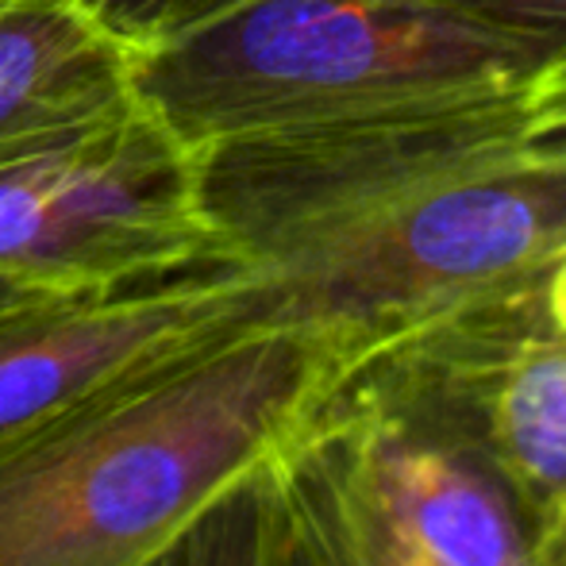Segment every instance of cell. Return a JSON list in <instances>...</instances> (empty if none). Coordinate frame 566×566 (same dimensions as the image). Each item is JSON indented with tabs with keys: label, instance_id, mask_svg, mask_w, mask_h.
<instances>
[{
	"label": "cell",
	"instance_id": "cell-1",
	"mask_svg": "<svg viewBox=\"0 0 566 566\" xmlns=\"http://www.w3.org/2000/svg\"><path fill=\"white\" fill-rule=\"evenodd\" d=\"M270 324L358 350L566 251V70L505 97L197 147Z\"/></svg>",
	"mask_w": 566,
	"mask_h": 566
},
{
	"label": "cell",
	"instance_id": "cell-2",
	"mask_svg": "<svg viewBox=\"0 0 566 566\" xmlns=\"http://www.w3.org/2000/svg\"><path fill=\"white\" fill-rule=\"evenodd\" d=\"M358 355L297 324L217 332L0 436V566H139L290 448Z\"/></svg>",
	"mask_w": 566,
	"mask_h": 566
},
{
	"label": "cell",
	"instance_id": "cell-3",
	"mask_svg": "<svg viewBox=\"0 0 566 566\" xmlns=\"http://www.w3.org/2000/svg\"><path fill=\"white\" fill-rule=\"evenodd\" d=\"M547 70L448 0H243L139 46L135 93L197 150L505 97Z\"/></svg>",
	"mask_w": 566,
	"mask_h": 566
},
{
	"label": "cell",
	"instance_id": "cell-4",
	"mask_svg": "<svg viewBox=\"0 0 566 566\" xmlns=\"http://www.w3.org/2000/svg\"><path fill=\"white\" fill-rule=\"evenodd\" d=\"M336 394L485 470L547 563L566 532V251L378 339Z\"/></svg>",
	"mask_w": 566,
	"mask_h": 566
},
{
	"label": "cell",
	"instance_id": "cell-5",
	"mask_svg": "<svg viewBox=\"0 0 566 566\" xmlns=\"http://www.w3.org/2000/svg\"><path fill=\"white\" fill-rule=\"evenodd\" d=\"M224 266L197 150L150 108L0 166V277L46 297Z\"/></svg>",
	"mask_w": 566,
	"mask_h": 566
},
{
	"label": "cell",
	"instance_id": "cell-6",
	"mask_svg": "<svg viewBox=\"0 0 566 566\" xmlns=\"http://www.w3.org/2000/svg\"><path fill=\"white\" fill-rule=\"evenodd\" d=\"M235 328H270V316L259 282L228 262L113 293L0 308V436L170 350Z\"/></svg>",
	"mask_w": 566,
	"mask_h": 566
},
{
	"label": "cell",
	"instance_id": "cell-7",
	"mask_svg": "<svg viewBox=\"0 0 566 566\" xmlns=\"http://www.w3.org/2000/svg\"><path fill=\"white\" fill-rule=\"evenodd\" d=\"M135 54L85 0H0V166L135 113Z\"/></svg>",
	"mask_w": 566,
	"mask_h": 566
},
{
	"label": "cell",
	"instance_id": "cell-8",
	"mask_svg": "<svg viewBox=\"0 0 566 566\" xmlns=\"http://www.w3.org/2000/svg\"><path fill=\"white\" fill-rule=\"evenodd\" d=\"M328 417L343 428L374 493L443 566H547L513 497L474 462L339 394L328 397Z\"/></svg>",
	"mask_w": 566,
	"mask_h": 566
},
{
	"label": "cell",
	"instance_id": "cell-9",
	"mask_svg": "<svg viewBox=\"0 0 566 566\" xmlns=\"http://www.w3.org/2000/svg\"><path fill=\"white\" fill-rule=\"evenodd\" d=\"M277 482L293 566H443L374 493L328 405L277 454Z\"/></svg>",
	"mask_w": 566,
	"mask_h": 566
},
{
	"label": "cell",
	"instance_id": "cell-10",
	"mask_svg": "<svg viewBox=\"0 0 566 566\" xmlns=\"http://www.w3.org/2000/svg\"><path fill=\"white\" fill-rule=\"evenodd\" d=\"M139 566H293L277 459L247 470Z\"/></svg>",
	"mask_w": 566,
	"mask_h": 566
},
{
	"label": "cell",
	"instance_id": "cell-11",
	"mask_svg": "<svg viewBox=\"0 0 566 566\" xmlns=\"http://www.w3.org/2000/svg\"><path fill=\"white\" fill-rule=\"evenodd\" d=\"M524 43L544 66L566 70V0H448Z\"/></svg>",
	"mask_w": 566,
	"mask_h": 566
},
{
	"label": "cell",
	"instance_id": "cell-12",
	"mask_svg": "<svg viewBox=\"0 0 566 566\" xmlns=\"http://www.w3.org/2000/svg\"><path fill=\"white\" fill-rule=\"evenodd\" d=\"M101 20L135 46L163 43L209 15L224 12L243 0H85Z\"/></svg>",
	"mask_w": 566,
	"mask_h": 566
},
{
	"label": "cell",
	"instance_id": "cell-13",
	"mask_svg": "<svg viewBox=\"0 0 566 566\" xmlns=\"http://www.w3.org/2000/svg\"><path fill=\"white\" fill-rule=\"evenodd\" d=\"M31 297H46V293H31V290H23V285L8 282V277H0V308L20 305V301H31Z\"/></svg>",
	"mask_w": 566,
	"mask_h": 566
},
{
	"label": "cell",
	"instance_id": "cell-14",
	"mask_svg": "<svg viewBox=\"0 0 566 566\" xmlns=\"http://www.w3.org/2000/svg\"><path fill=\"white\" fill-rule=\"evenodd\" d=\"M547 566H566V532L559 536V544L552 547V555H547Z\"/></svg>",
	"mask_w": 566,
	"mask_h": 566
}]
</instances>
